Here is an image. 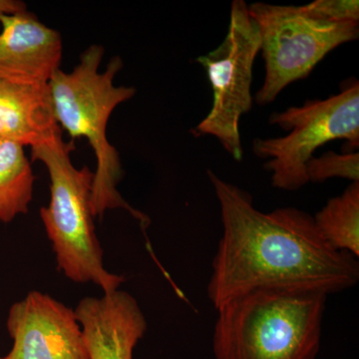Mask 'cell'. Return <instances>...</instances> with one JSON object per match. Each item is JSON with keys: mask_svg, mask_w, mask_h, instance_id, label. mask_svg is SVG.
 I'll list each match as a JSON object with an SVG mask.
<instances>
[{"mask_svg": "<svg viewBox=\"0 0 359 359\" xmlns=\"http://www.w3.org/2000/svg\"><path fill=\"white\" fill-rule=\"evenodd\" d=\"M208 177L223 224L208 283L215 309L257 290L327 295L358 283V257L328 245L308 212L292 207L259 211L249 193L211 170Z\"/></svg>", "mask_w": 359, "mask_h": 359, "instance_id": "obj_1", "label": "cell"}, {"mask_svg": "<svg viewBox=\"0 0 359 359\" xmlns=\"http://www.w3.org/2000/svg\"><path fill=\"white\" fill-rule=\"evenodd\" d=\"M104 48L93 44L80 55L79 63L70 72L59 69L48 83L54 118L71 140L88 141L96 158L92 189L94 217L102 218L108 210L123 209L146 230L150 219L134 209L117 190L123 178L122 163L107 137L108 122L120 104L136 94L134 87L116 86V75L122 70L123 61L113 57L104 71L100 70Z\"/></svg>", "mask_w": 359, "mask_h": 359, "instance_id": "obj_2", "label": "cell"}, {"mask_svg": "<svg viewBox=\"0 0 359 359\" xmlns=\"http://www.w3.org/2000/svg\"><path fill=\"white\" fill-rule=\"evenodd\" d=\"M327 295L257 290L224 302L212 334L215 359H316Z\"/></svg>", "mask_w": 359, "mask_h": 359, "instance_id": "obj_3", "label": "cell"}, {"mask_svg": "<svg viewBox=\"0 0 359 359\" xmlns=\"http://www.w3.org/2000/svg\"><path fill=\"white\" fill-rule=\"evenodd\" d=\"M74 149V141H65L61 128L32 147V160L44 164L50 179V201L40 209V217L58 271L72 282L93 283L109 294L119 289L124 276L104 266L92 209L94 172L74 166L71 161Z\"/></svg>", "mask_w": 359, "mask_h": 359, "instance_id": "obj_4", "label": "cell"}, {"mask_svg": "<svg viewBox=\"0 0 359 359\" xmlns=\"http://www.w3.org/2000/svg\"><path fill=\"white\" fill-rule=\"evenodd\" d=\"M269 124L289 132L278 138L256 139L252 151L268 159L264 168L271 184L283 191H297L309 183L306 164L316 150L328 142L344 140L348 153L359 147V84H344L337 95L308 100L299 107L273 113Z\"/></svg>", "mask_w": 359, "mask_h": 359, "instance_id": "obj_5", "label": "cell"}, {"mask_svg": "<svg viewBox=\"0 0 359 359\" xmlns=\"http://www.w3.org/2000/svg\"><path fill=\"white\" fill-rule=\"evenodd\" d=\"M259 27L264 60V81L257 92L261 105L273 102L287 85L304 79L330 52L358 39L359 23H337L301 6L256 4L248 6Z\"/></svg>", "mask_w": 359, "mask_h": 359, "instance_id": "obj_6", "label": "cell"}, {"mask_svg": "<svg viewBox=\"0 0 359 359\" xmlns=\"http://www.w3.org/2000/svg\"><path fill=\"white\" fill-rule=\"evenodd\" d=\"M261 34L244 0L231 2L230 23L224 41L197 58L207 71L212 90L209 114L193 130L195 136H214L237 161L243 159L240 119L252 107V71L261 52Z\"/></svg>", "mask_w": 359, "mask_h": 359, "instance_id": "obj_7", "label": "cell"}, {"mask_svg": "<svg viewBox=\"0 0 359 359\" xmlns=\"http://www.w3.org/2000/svg\"><path fill=\"white\" fill-rule=\"evenodd\" d=\"M6 327L13 346L1 359H90L74 309L49 294L33 290L14 302Z\"/></svg>", "mask_w": 359, "mask_h": 359, "instance_id": "obj_8", "label": "cell"}, {"mask_svg": "<svg viewBox=\"0 0 359 359\" xmlns=\"http://www.w3.org/2000/svg\"><path fill=\"white\" fill-rule=\"evenodd\" d=\"M0 79L48 85L62 60V37L28 11L0 20Z\"/></svg>", "mask_w": 359, "mask_h": 359, "instance_id": "obj_9", "label": "cell"}, {"mask_svg": "<svg viewBox=\"0 0 359 359\" xmlns=\"http://www.w3.org/2000/svg\"><path fill=\"white\" fill-rule=\"evenodd\" d=\"M74 311L90 359H133L134 348L148 327L133 295L116 290L101 297H84Z\"/></svg>", "mask_w": 359, "mask_h": 359, "instance_id": "obj_10", "label": "cell"}, {"mask_svg": "<svg viewBox=\"0 0 359 359\" xmlns=\"http://www.w3.org/2000/svg\"><path fill=\"white\" fill-rule=\"evenodd\" d=\"M59 128L48 85L14 83L0 79V141L32 148Z\"/></svg>", "mask_w": 359, "mask_h": 359, "instance_id": "obj_11", "label": "cell"}, {"mask_svg": "<svg viewBox=\"0 0 359 359\" xmlns=\"http://www.w3.org/2000/svg\"><path fill=\"white\" fill-rule=\"evenodd\" d=\"M25 148L0 141V223H11L29 211L35 176Z\"/></svg>", "mask_w": 359, "mask_h": 359, "instance_id": "obj_12", "label": "cell"}, {"mask_svg": "<svg viewBox=\"0 0 359 359\" xmlns=\"http://www.w3.org/2000/svg\"><path fill=\"white\" fill-rule=\"evenodd\" d=\"M320 235L334 250L359 256V182L351 183L313 217Z\"/></svg>", "mask_w": 359, "mask_h": 359, "instance_id": "obj_13", "label": "cell"}, {"mask_svg": "<svg viewBox=\"0 0 359 359\" xmlns=\"http://www.w3.org/2000/svg\"><path fill=\"white\" fill-rule=\"evenodd\" d=\"M306 171L309 182L313 183H323L332 178L351 180L355 183L359 182L358 152L337 154L328 151L320 157L311 158Z\"/></svg>", "mask_w": 359, "mask_h": 359, "instance_id": "obj_14", "label": "cell"}, {"mask_svg": "<svg viewBox=\"0 0 359 359\" xmlns=\"http://www.w3.org/2000/svg\"><path fill=\"white\" fill-rule=\"evenodd\" d=\"M309 6L323 18L337 23H359L358 0H316Z\"/></svg>", "mask_w": 359, "mask_h": 359, "instance_id": "obj_15", "label": "cell"}, {"mask_svg": "<svg viewBox=\"0 0 359 359\" xmlns=\"http://www.w3.org/2000/svg\"><path fill=\"white\" fill-rule=\"evenodd\" d=\"M27 11V6L20 0H0V20L4 16L14 15Z\"/></svg>", "mask_w": 359, "mask_h": 359, "instance_id": "obj_16", "label": "cell"}, {"mask_svg": "<svg viewBox=\"0 0 359 359\" xmlns=\"http://www.w3.org/2000/svg\"><path fill=\"white\" fill-rule=\"evenodd\" d=\"M0 359H1V358H0Z\"/></svg>", "mask_w": 359, "mask_h": 359, "instance_id": "obj_17", "label": "cell"}]
</instances>
